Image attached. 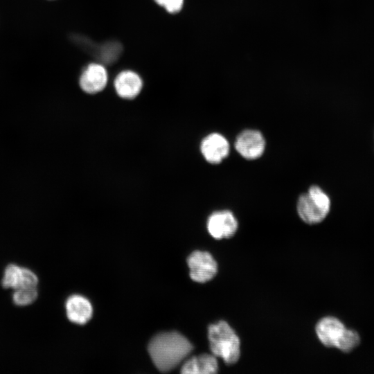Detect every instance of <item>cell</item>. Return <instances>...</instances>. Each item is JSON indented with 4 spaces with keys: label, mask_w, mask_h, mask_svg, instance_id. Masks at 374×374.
<instances>
[{
    "label": "cell",
    "mask_w": 374,
    "mask_h": 374,
    "mask_svg": "<svg viewBox=\"0 0 374 374\" xmlns=\"http://www.w3.org/2000/svg\"><path fill=\"white\" fill-rule=\"evenodd\" d=\"M191 343L177 332L155 335L148 345V353L155 366L161 372L175 368L192 351Z\"/></svg>",
    "instance_id": "obj_1"
},
{
    "label": "cell",
    "mask_w": 374,
    "mask_h": 374,
    "mask_svg": "<svg viewBox=\"0 0 374 374\" xmlns=\"http://www.w3.org/2000/svg\"><path fill=\"white\" fill-rule=\"evenodd\" d=\"M210 349L215 357L223 359L226 364H233L239 359L240 339L224 321L211 324L208 328Z\"/></svg>",
    "instance_id": "obj_2"
},
{
    "label": "cell",
    "mask_w": 374,
    "mask_h": 374,
    "mask_svg": "<svg viewBox=\"0 0 374 374\" xmlns=\"http://www.w3.org/2000/svg\"><path fill=\"white\" fill-rule=\"evenodd\" d=\"M331 202L328 195L318 186L310 187L308 193L299 196L297 212L301 219L309 224L322 222L328 215Z\"/></svg>",
    "instance_id": "obj_3"
},
{
    "label": "cell",
    "mask_w": 374,
    "mask_h": 374,
    "mask_svg": "<svg viewBox=\"0 0 374 374\" xmlns=\"http://www.w3.org/2000/svg\"><path fill=\"white\" fill-rule=\"evenodd\" d=\"M71 38L76 46L103 65L115 64L123 53V46L118 41L109 40L103 43H96L89 37L79 34H73Z\"/></svg>",
    "instance_id": "obj_4"
},
{
    "label": "cell",
    "mask_w": 374,
    "mask_h": 374,
    "mask_svg": "<svg viewBox=\"0 0 374 374\" xmlns=\"http://www.w3.org/2000/svg\"><path fill=\"white\" fill-rule=\"evenodd\" d=\"M187 263L191 279L197 283H205L211 280L217 271L216 261L207 251H193L188 257Z\"/></svg>",
    "instance_id": "obj_5"
},
{
    "label": "cell",
    "mask_w": 374,
    "mask_h": 374,
    "mask_svg": "<svg viewBox=\"0 0 374 374\" xmlns=\"http://www.w3.org/2000/svg\"><path fill=\"white\" fill-rule=\"evenodd\" d=\"M235 148L242 157L249 160L256 159L263 154L265 140L260 132L246 130L237 136Z\"/></svg>",
    "instance_id": "obj_6"
},
{
    "label": "cell",
    "mask_w": 374,
    "mask_h": 374,
    "mask_svg": "<svg viewBox=\"0 0 374 374\" xmlns=\"http://www.w3.org/2000/svg\"><path fill=\"white\" fill-rule=\"evenodd\" d=\"M238 226L234 215L228 210L213 213L207 221L208 233L217 240L232 237L237 231Z\"/></svg>",
    "instance_id": "obj_7"
},
{
    "label": "cell",
    "mask_w": 374,
    "mask_h": 374,
    "mask_svg": "<svg viewBox=\"0 0 374 374\" xmlns=\"http://www.w3.org/2000/svg\"><path fill=\"white\" fill-rule=\"evenodd\" d=\"M230 145L227 139L220 134L212 133L206 136L200 145L204 158L210 163L217 164L229 153Z\"/></svg>",
    "instance_id": "obj_8"
},
{
    "label": "cell",
    "mask_w": 374,
    "mask_h": 374,
    "mask_svg": "<svg viewBox=\"0 0 374 374\" xmlns=\"http://www.w3.org/2000/svg\"><path fill=\"white\" fill-rule=\"evenodd\" d=\"M107 72L100 63H91L83 70L79 79L81 89L87 93H96L106 87Z\"/></svg>",
    "instance_id": "obj_9"
},
{
    "label": "cell",
    "mask_w": 374,
    "mask_h": 374,
    "mask_svg": "<svg viewBox=\"0 0 374 374\" xmlns=\"http://www.w3.org/2000/svg\"><path fill=\"white\" fill-rule=\"evenodd\" d=\"M346 328L338 319L326 317L316 326V333L320 341L327 347H337Z\"/></svg>",
    "instance_id": "obj_10"
},
{
    "label": "cell",
    "mask_w": 374,
    "mask_h": 374,
    "mask_svg": "<svg viewBox=\"0 0 374 374\" xmlns=\"http://www.w3.org/2000/svg\"><path fill=\"white\" fill-rule=\"evenodd\" d=\"M143 87L141 77L135 72L126 70L119 73L114 80L117 94L125 99H133L140 93Z\"/></svg>",
    "instance_id": "obj_11"
},
{
    "label": "cell",
    "mask_w": 374,
    "mask_h": 374,
    "mask_svg": "<svg viewBox=\"0 0 374 374\" xmlns=\"http://www.w3.org/2000/svg\"><path fill=\"white\" fill-rule=\"evenodd\" d=\"M66 315L69 321L77 324H84L91 318L93 308L89 301L80 295H72L66 302Z\"/></svg>",
    "instance_id": "obj_12"
},
{
    "label": "cell",
    "mask_w": 374,
    "mask_h": 374,
    "mask_svg": "<svg viewBox=\"0 0 374 374\" xmlns=\"http://www.w3.org/2000/svg\"><path fill=\"white\" fill-rule=\"evenodd\" d=\"M218 364L215 355L202 354L194 356L183 364L181 373L213 374L217 372Z\"/></svg>",
    "instance_id": "obj_13"
},
{
    "label": "cell",
    "mask_w": 374,
    "mask_h": 374,
    "mask_svg": "<svg viewBox=\"0 0 374 374\" xmlns=\"http://www.w3.org/2000/svg\"><path fill=\"white\" fill-rule=\"evenodd\" d=\"M35 287L17 289L12 294V301L18 306H26L33 303L37 298Z\"/></svg>",
    "instance_id": "obj_14"
},
{
    "label": "cell",
    "mask_w": 374,
    "mask_h": 374,
    "mask_svg": "<svg viewBox=\"0 0 374 374\" xmlns=\"http://www.w3.org/2000/svg\"><path fill=\"white\" fill-rule=\"evenodd\" d=\"M21 269V267L15 264H10L6 267L1 282L3 288L17 289Z\"/></svg>",
    "instance_id": "obj_15"
},
{
    "label": "cell",
    "mask_w": 374,
    "mask_h": 374,
    "mask_svg": "<svg viewBox=\"0 0 374 374\" xmlns=\"http://www.w3.org/2000/svg\"><path fill=\"white\" fill-rule=\"evenodd\" d=\"M359 342V334L355 330L346 328L336 348L343 352H350L357 346Z\"/></svg>",
    "instance_id": "obj_16"
},
{
    "label": "cell",
    "mask_w": 374,
    "mask_h": 374,
    "mask_svg": "<svg viewBox=\"0 0 374 374\" xmlns=\"http://www.w3.org/2000/svg\"><path fill=\"white\" fill-rule=\"evenodd\" d=\"M37 283L38 278L31 270L21 268L17 289L36 287Z\"/></svg>",
    "instance_id": "obj_17"
},
{
    "label": "cell",
    "mask_w": 374,
    "mask_h": 374,
    "mask_svg": "<svg viewBox=\"0 0 374 374\" xmlns=\"http://www.w3.org/2000/svg\"><path fill=\"white\" fill-rule=\"evenodd\" d=\"M154 1L171 14L179 12L184 5V0H154Z\"/></svg>",
    "instance_id": "obj_18"
}]
</instances>
